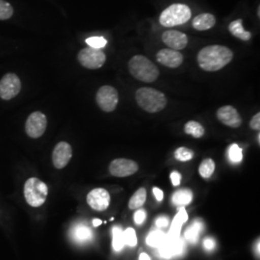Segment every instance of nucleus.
Here are the masks:
<instances>
[{"label": "nucleus", "instance_id": "nucleus-27", "mask_svg": "<svg viewBox=\"0 0 260 260\" xmlns=\"http://www.w3.org/2000/svg\"><path fill=\"white\" fill-rule=\"evenodd\" d=\"M165 234L161 231H154L149 234L147 238V243L151 247H160V245L165 240Z\"/></svg>", "mask_w": 260, "mask_h": 260}, {"label": "nucleus", "instance_id": "nucleus-18", "mask_svg": "<svg viewBox=\"0 0 260 260\" xmlns=\"http://www.w3.org/2000/svg\"><path fill=\"white\" fill-rule=\"evenodd\" d=\"M216 23V19L212 14L205 13L197 16L193 19V26L199 31H205L213 27Z\"/></svg>", "mask_w": 260, "mask_h": 260}, {"label": "nucleus", "instance_id": "nucleus-24", "mask_svg": "<svg viewBox=\"0 0 260 260\" xmlns=\"http://www.w3.org/2000/svg\"><path fill=\"white\" fill-rule=\"evenodd\" d=\"M125 245L124 234L120 226L113 228V248L116 251H121Z\"/></svg>", "mask_w": 260, "mask_h": 260}, {"label": "nucleus", "instance_id": "nucleus-26", "mask_svg": "<svg viewBox=\"0 0 260 260\" xmlns=\"http://www.w3.org/2000/svg\"><path fill=\"white\" fill-rule=\"evenodd\" d=\"M202 231H203V223L201 222H196L192 225H190L185 233V238L187 241L190 243H195L198 241L199 235Z\"/></svg>", "mask_w": 260, "mask_h": 260}, {"label": "nucleus", "instance_id": "nucleus-3", "mask_svg": "<svg viewBox=\"0 0 260 260\" xmlns=\"http://www.w3.org/2000/svg\"><path fill=\"white\" fill-rule=\"evenodd\" d=\"M128 70L133 77L145 83H151L159 76V70L156 65L143 55L132 57L128 62Z\"/></svg>", "mask_w": 260, "mask_h": 260}, {"label": "nucleus", "instance_id": "nucleus-20", "mask_svg": "<svg viewBox=\"0 0 260 260\" xmlns=\"http://www.w3.org/2000/svg\"><path fill=\"white\" fill-rule=\"evenodd\" d=\"M193 199V193L189 189H181L177 191L172 198L173 204L177 206L189 205Z\"/></svg>", "mask_w": 260, "mask_h": 260}, {"label": "nucleus", "instance_id": "nucleus-31", "mask_svg": "<svg viewBox=\"0 0 260 260\" xmlns=\"http://www.w3.org/2000/svg\"><path fill=\"white\" fill-rule=\"evenodd\" d=\"M86 44L90 47L102 49L106 46L107 41L103 37H91L86 40Z\"/></svg>", "mask_w": 260, "mask_h": 260}, {"label": "nucleus", "instance_id": "nucleus-41", "mask_svg": "<svg viewBox=\"0 0 260 260\" xmlns=\"http://www.w3.org/2000/svg\"><path fill=\"white\" fill-rule=\"evenodd\" d=\"M257 141H258V144H260V133L257 134Z\"/></svg>", "mask_w": 260, "mask_h": 260}, {"label": "nucleus", "instance_id": "nucleus-36", "mask_svg": "<svg viewBox=\"0 0 260 260\" xmlns=\"http://www.w3.org/2000/svg\"><path fill=\"white\" fill-rule=\"evenodd\" d=\"M155 223H156V225H157L159 229L166 228L168 225V223H169V220H168V218H166V217L162 216V217H159V218H158Z\"/></svg>", "mask_w": 260, "mask_h": 260}, {"label": "nucleus", "instance_id": "nucleus-13", "mask_svg": "<svg viewBox=\"0 0 260 260\" xmlns=\"http://www.w3.org/2000/svg\"><path fill=\"white\" fill-rule=\"evenodd\" d=\"M216 116L219 121L230 127L237 128L241 125V116L232 105H224L218 109Z\"/></svg>", "mask_w": 260, "mask_h": 260}, {"label": "nucleus", "instance_id": "nucleus-16", "mask_svg": "<svg viewBox=\"0 0 260 260\" xmlns=\"http://www.w3.org/2000/svg\"><path fill=\"white\" fill-rule=\"evenodd\" d=\"M182 250H183V242L181 239H178V238L169 239L166 238V236H165V240L159 247L161 256L166 258L181 253Z\"/></svg>", "mask_w": 260, "mask_h": 260}, {"label": "nucleus", "instance_id": "nucleus-7", "mask_svg": "<svg viewBox=\"0 0 260 260\" xmlns=\"http://www.w3.org/2000/svg\"><path fill=\"white\" fill-rule=\"evenodd\" d=\"M95 101L99 107L104 112H113L119 103L118 91L109 85H105L99 89Z\"/></svg>", "mask_w": 260, "mask_h": 260}, {"label": "nucleus", "instance_id": "nucleus-9", "mask_svg": "<svg viewBox=\"0 0 260 260\" xmlns=\"http://www.w3.org/2000/svg\"><path fill=\"white\" fill-rule=\"evenodd\" d=\"M21 90V81L16 74L9 73L0 80V98L4 101H10L17 96Z\"/></svg>", "mask_w": 260, "mask_h": 260}, {"label": "nucleus", "instance_id": "nucleus-10", "mask_svg": "<svg viewBox=\"0 0 260 260\" xmlns=\"http://www.w3.org/2000/svg\"><path fill=\"white\" fill-rule=\"evenodd\" d=\"M139 169L138 164L130 159L118 158L113 160L109 165V172L116 177H129L134 175Z\"/></svg>", "mask_w": 260, "mask_h": 260}, {"label": "nucleus", "instance_id": "nucleus-4", "mask_svg": "<svg viewBox=\"0 0 260 260\" xmlns=\"http://www.w3.org/2000/svg\"><path fill=\"white\" fill-rule=\"evenodd\" d=\"M192 13L185 4H173L164 10L159 18L160 24L164 27H174L186 23L191 19Z\"/></svg>", "mask_w": 260, "mask_h": 260}, {"label": "nucleus", "instance_id": "nucleus-32", "mask_svg": "<svg viewBox=\"0 0 260 260\" xmlns=\"http://www.w3.org/2000/svg\"><path fill=\"white\" fill-rule=\"evenodd\" d=\"M124 240L125 244L128 245L129 247H135L137 245V237H136V233L133 229L128 228L124 233Z\"/></svg>", "mask_w": 260, "mask_h": 260}, {"label": "nucleus", "instance_id": "nucleus-5", "mask_svg": "<svg viewBox=\"0 0 260 260\" xmlns=\"http://www.w3.org/2000/svg\"><path fill=\"white\" fill-rule=\"evenodd\" d=\"M23 193L28 205L32 207H39L46 203L48 188L41 179L37 177H30L24 184Z\"/></svg>", "mask_w": 260, "mask_h": 260}, {"label": "nucleus", "instance_id": "nucleus-17", "mask_svg": "<svg viewBox=\"0 0 260 260\" xmlns=\"http://www.w3.org/2000/svg\"><path fill=\"white\" fill-rule=\"evenodd\" d=\"M187 219H188V215L186 213L185 209L181 208L178 211L176 218L174 219L172 228L170 230V233L166 236V238H169V239L178 238L179 233H180V230H181V226L187 221Z\"/></svg>", "mask_w": 260, "mask_h": 260}, {"label": "nucleus", "instance_id": "nucleus-39", "mask_svg": "<svg viewBox=\"0 0 260 260\" xmlns=\"http://www.w3.org/2000/svg\"><path fill=\"white\" fill-rule=\"evenodd\" d=\"M140 260H150V257H149V255L147 254V253H142L141 255H140L139 257Z\"/></svg>", "mask_w": 260, "mask_h": 260}, {"label": "nucleus", "instance_id": "nucleus-8", "mask_svg": "<svg viewBox=\"0 0 260 260\" xmlns=\"http://www.w3.org/2000/svg\"><path fill=\"white\" fill-rule=\"evenodd\" d=\"M47 126V116L42 112H33L28 116L25 122V132L30 138L37 139L44 135Z\"/></svg>", "mask_w": 260, "mask_h": 260}, {"label": "nucleus", "instance_id": "nucleus-11", "mask_svg": "<svg viewBox=\"0 0 260 260\" xmlns=\"http://www.w3.org/2000/svg\"><path fill=\"white\" fill-rule=\"evenodd\" d=\"M111 203V197L109 192L103 188L93 189L87 195V204L96 211L106 210Z\"/></svg>", "mask_w": 260, "mask_h": 260}, {"label": "nucleus", "instance_id": "nucleus-25", "mask_svg": "<svg viewBox=\"0 0 260 260\" xmlns=\"http://www.w3.org/2000/svg\"><path fill=\"white\" fill-rule=\"evenodd\" d=\"M214 171H215V162L211 158H207L205 159L199 168V172L201 177L204 178H210V177L213 175Z\"/></svg>", "mask_w": 260, "mask_h": 260}, {"label": "nucleus", "instance_id": "nucleus-6", "mask_svg": "<svg viewBox=\"0 0 260 260\" xmlns=\"http://www.w3.org/2000/svg\"><path fill=\"white\" fill-rule=\"evenodd\" d=\"M77 59L84 68L89 70H96L104 65L106 61V55L103 50L89 47L79 51Z\"/></svg>", "mask_w": 260, "mask_h": 260}, {"label": "nucleus", "instance_id": "nucleus-15", "mask_svg": "<svg viewBox=\"0 0 260 260\" xmlns=\"http://www.w3.org/2000/svg\"><path fill=\"white\" fill-rule=\"evenodd\" d=\"M163 43L172 49L181 50L188 44V38L184 33L177 30H168L162 34Z\"/></svg>", "mask_w": 260, "mask_h": 260}, {"label": "nucleus", "instance_id": "nucleus-19", "mask_svg": "<svg viewBox=\"0 0 260 260\" xmlns=\"http://www.w3.org/2000/svg\"><path fill=\"white\" fill-rule=\"evenodd\" d=\"M229 30L234 37L238 38L242 41H249L251 37V34L248 31H245L242 25V19H236L233 21L230 26Z\"/></svg>", "mask_w": 260, "mask_h": 260}, {"label": "nucleus", "instance_id": "nucleus-28", "mask_svg": "<svg viewBox=\"0 0 260 260\" xmlns=\"http://www.w3.org/2000/svg\"><path fill=\"white\" fill-rule=\"evenodd\" d=\"M14 14V9L9 2L0 0V20L9 19Z\"/></svg>", "mask_w": 260, "mask_h": 260}, {"label": "nucleus", "instance_id": "nucleus-34", "mask_svg": "<svg viewBox=\"0 0 260 260\" xmlns=\"http://www.w3.org/2000/svg\"><path fill=\"white\" fill-rule=\"evenodd\" d=\"M250 126H251V129H260V113L255 114V115L251 118V122H250Z\"/></svg>", "mask_w": 260, "mask_h": 260}, {"label": "nucleus", "instance_id": "nucleus-22", "mask_svg": "<svg viewBox=\"0 0 260 260\" xmlns=\"http://www.w3.org/2000/svg\"><path fill=\"white\" fill-rule=\"evenodd\" d=\"M146 199H147L146 189L140 188L130 199L129 204H128L130 209H136V208H140L141 206H143L146 203Z\"/></svg>", "mask_w": 260, "mask_h": 260}, {"label": "nucleus", "instance_id": "nucleus-33", "mask_svg": "<svg viewBox=\"0 0 260 260\" xmlns=\"http://www.w3.org/2000/svg\"><path fill=\"white\" fill-rule=\"evenodd\" d=\"M146 218H147V214H146V211L143 210V209H139L138 211H136V213L134 215V221L137 224L144 223Z\"/></svg>", "mask_w": 260, "mask_h": 260}, {"label": "nucleus", "instance_id": "nucleus-14", "mask_svg": "<svg viewBox=\"0 0 260 260\" xmlns=\"http://www.w3.org/2000/svg\"><path fill=\"white\" fill-rule=\"evenodd\" d=\"M156 60L165 67L176 69L183 63V55L178 50L164 48L158 51Z\"/></svg>", "mask_w": 260, "mask_h": 260}, {"label": "nucleus", "instance_id": "nucleus-29", "mask_svg": "<svg viewBox=\"0 0 260 260\" xmlns=\"http://www.w3.org/2000/svg\"><path fill=\"white\" fill-rule=\"evenodd\" d=\"M175 157L178 161L186 162V161H189V160H191L192 158L194 157V152H193V150L184 148V147L178 148L175 151Z\"/></svg>", "mask_w": 260, "mask_h": 260}, {"label": "nucleus", "instance_id": "nucleus-21", "mask_svg": "<svg viewBox=\"0 0 260 260\" xmlns=\"http://www.w3.org/2000/svg\"><path fill=\"white\" fill-rule=\"evenodd\" d=\"M92 236L93 234L91 230L84 224L76 225L73 232L74 239H75V241L80 242V243L89 241L92 238Z\"/></svg>", "mask_w": 260, "mask_h": 260}, {"label": "nucleus", "instance_id": "nucleus-23", "mask_svg": "<svg viewBox=\"0 0 260 260\" xmlns=\"http://www.w3.org/2000/svg\"><path fill=\"white\" fill-rule=\"evenodd\" d=\"M184 131H185L186 134L192 135L195 138H201L205 135L204 126L198 121H188L184 126Z\"/></svg>", "mask_w": 260, "mask_h": 260}, {"label": "nucleus", "instance_id": "nucleus-30", "mask_svg": "<svg viewBox=\"0 0 260 260\" xmlns=\"http://www.w3.org/2000/svg\"><path fill=\"white\" fill-rule=\"evenodd\" d=\"M229 157L233 163H239L243 159L242 149L238 147V145L233 144L229 149Z\"/></svg>", "mask_w": 260, "mask_h": 260}, {"label": "nucleus", "instance_id": "nucleus-37", "mask_svg": "<svg viewBox=\"0 0 260 260\" xmlns=\"http://www.w3.org/2000/svg\"><path fill=\"white\" fill-rule=\"evenodd\" d=\"M204 246H205V248L206 250L210 251V250L214 249V247H215V242H214L213 239H211V238H206L205 241H204Z\"/></svg>", "mask_w": 260, "mask_h": 260}, {"label": "nucleus", "instance_id": "nucleus-38", "mask_svg": "<svg viewBox=\"0 0 260 260\" xmlns=\"http://www.w3.org/2000/svg\"><path fill=\"white\" fill-rule=\"evenodd\" d=\"M152 191H153V194L155 196V198H156V200H157L158 202H161V201L163 200V192H162V190L159 189V188L154 187Z\"/></svg>", "mask_w": 260, "mask_h": 260}, {"label": "nucleus", "instance_id": "nucleus-35", "mask_svg": "<svg viewBox=\"0 0 260 260\" xmlns=\"http://www.w3.org/2000/svg\"><path fill=\"white\" fill-rule=\"evenodd\" d=\"M171 180L173 182V185L178 186L180 184V181H181V175L178 173V172H173L171 174Z\"/></svg>", "mask_w": 260, "mask_h": 260}, {"label": "nucleus", "instance_id": "nucleus-40", "mask_svg": "<svg viewBox=\"0 0 260 260\" xmlns=\"http://www.w3.org/2000/svg\"><path fill=\"white\" fill-rule=\"evenodd\" d=\"M102 223H103V221L100 220V219H94L93 221V224L94 226H99V225H101Z\"/></svg>", "mask_w": 260, "mask_h": 260}, {"label": "nucleus", "instance_id": "nucleus-1", "mask_svg": "<svg viewBox=\"0 0 260 260\" xmlns=\"http://www.w3.org/2000/svg\"><path fill=\"white\" fill-rule=\"evenodd\" d=\"M233 58V52L223 46H208L198 53V63L205 72H217L230 64Z\"/></svg>", "mask_w": 260, "mask_h": 260}, {"label": "nucleus", "instance_id": "nucleus-12", "mask_svg": "<svg viewBox=\"0 0 260 260\" xmlns=\"http://www.w3.org/2000/svg\"><path fill=\"white\" fill-rule=\"evenodd\" d=\"M73 157V149L69 143L60 142L52 151V163L56 169L65 168Z\"/></svg>", "mask_w": 260, "mask_h": 260}, {"label": "nucleus", "instance_id": "nucleus-2", "mask_svg": "<svg viewBox=\"0 0 260 260\" xmlns=\"http://www.w3.org/2000/svg\"><path fill=\"white\" fill-rule=\"evenodd\" d=\"M135 100L140 107L149 113L162 111L167 106V98L163 93L153 88L143 87L135 93Z\"/></svg>", "mask_w": 260, "mask_h": 260}]
</instances>
